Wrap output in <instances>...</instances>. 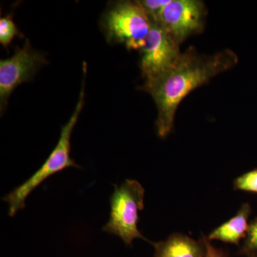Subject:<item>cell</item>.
<instances>
[{
    "label": "cell",
    "instance_id": "obj_1",
    "mask_svg": "<svg viewBox=\"0 0 257 257\" xmlns=\"http://www.w3.org/2000/svg\"><path fill=\"white\" fill-rule=\"evenodd\" d=\"M237 60V56L230 50L205 55H200L190 47L182 53L175 67L160 75L146 79L143 89L151 94L158 110L157 135L166 138L170 135L177 107L189 93L234 67Z\"/></svg>",
    "mask_w": 257,
    "mask_h": 257
},
{
    "label": "cell",
    "instance_id": "obj_2",
    "mask_svg": "<svg viewBox=\"0 0 257 257\" xmlns=\"http://www.w3.org/2000/svg\"><path fill=\"white\" fill-rule=\"evenodd\" d=\"M86 72L87 69H84V79L79 94L78 102L69 121L62 126L60 138L55 149L51 152L45 163L35 174L3 198V200L8 203L9 207L8 214L10 216H14L19 211L25 209L29 195L51 176L62 172L68 167L81 169L80 166L77 165L71 157V135L84 106V77L86 76Z\"/></svg>",
    "mask_w": 257,
    "mask_h": 257
},
{
    "label": "cell",
    "instance_id": "obj_3",
    "mask_svg": "<svg viewBox=\"0 0 257 257\" xmlns=\"http://www.w3.org/2000/svg\"><path fill=\"white\" fill-rule=\"evenodd\" d=\"M145 194L143 185L135 179H126L121 185H114L110 197V216L102 231L119 236L126 246H133L136 239L152 245L153 241L147 239L138 229L139 212L144 209Z\"/></svg>",
    "mask_w": 257,
    "mask_h": 257
},
{
    "label": "cell",
    "instance_id": "obj_4",
    "mask_svg": "<svg viewBox=\"0 0 257 257\" xmlns=\"http://www.w3.org/2000/svg\"><path fill=\"white\" fill-rule=\"evenodd\" d=\"M152 22L138 2H118L102 20L109 43L123 44L128 50H141L151 29Z\"/></svg>",
    "mask_w": 257,
    "mask_h": 257
},
{
    "label": "cell",
    "instance_id": "obj_5",
    "mask_svg": "<svg viewBox=\"0 0 257 257\" xmlns=\"http://www.w3.org/2000/svg\"><path fill=\"white\" fill-rule=\"evenodd\" d=\"M151 22V29L141 50L140 68L146 79L170 70L182 55L178 42L160 24Z\"/></svg>",
    "mask_w": 257,
    "mask_h": 257
},
{
    "label": "cell",
    "instance_id": "obj_6",
    "mask_svg": "<svg viewBox=\"0 0 257 257\" xmlns=\"http://www.w3.org/2000/svg\"><path fill=\"white\" fill-rule=\"evenodd\" d=\"M205 16V7L202 2L171 0L155 22L181 45L189 37L202 31Z\"/></svg>",
    "mask_w": 257,
    "mask_h": 257
},
{
    "label": "cell",
    "instance_id": "obj_7",
    "mask_svg": "<svg viewBox=\"0 0 257 257\" xmlns=\"http://www.w3.org/2000/svg\"><path fill=\"white\" fill-rule=\"evenodd\" d=\"M47 64L42 54L32 49L29 40L13 56L0 61V107L4 110L12 92L20 84L31 79L38 69Z\"/></svg>",
    "mask_w": 257,
    "mask_h": 257
},
{
    "label": "cell",
    "instance_id": "obj_8",
    "mask_svg": "<svg viewBox=\"0 0 257 257\" xmlns=\"http://www.w3.org/2000/svg\"><path fill=\"white\" fill-rule=\"evenodd\" d=\"M154 257H205L202 239L195 240L187 235L174 233L167 239L153 242Z\"/></svg>",
    "mask_w": 257,
    "mask_h": 257
},
{
    "label": "cell",
    "instance_id": "obj_9",
    "mask_svg": "<svg viewBox=\"0 0 257 257\" xmlns=\"http://www.w3.org/2000/svg\"><path fill=\"white\" fill-rule=\"evenodd\" d=\"M251 214L249 203L241 204L233 217L215 228L208 235L209 241H220L239 246L241 240L245 239L248 228V218Z\"/></svg>",
    "mask_w": 257,
    "mask_h": 257
},
{
    "label": "cell",
    "instance_id": "obj_10",
    "mask_svg": "<svg viewBox=\"0 0 257 257\" xmlns=\"http://www.w3.org/2000/svg\"><path fill=\"white\" fill-rule=\"evenodd\" d=\"M23 37L21 32L19 31L13 21L11 15H8L0 19V43L7 48L10 46L15 37Z\"/></svg>",
    "mask_w": 257,
    "mask_h": 257
},
{
    "label": "cell",
    "instance_id": "obj_11",
    "mask_svg": "<svg viewBox=\"0 0 257 257\" xmlns=\"http://www.w3.org/2000/svg\"><path fill=\"white\" fill-rule=\"evenodd\" d=\"M234 190L257 194V169L236 177L233 182Z\"/></svg>",
    "mask_w": 257,
    "mask_h": 257
},
{
    "label": "cell",
    "instance_id": "obj_12",
    "mask_svg": "<svg viewBox=\"0 0 257 257\" xmlns=\"http://www.w3.org/2000/svg\"><path fill=\"white\" fill-rule=\"evenodd\" d=\"M254 252H257V217L249 223L246 238L239 249L240 254L245 256Z\"/></svg>",
    "mask_w": 257,
    "mask_h": 257
},
{
    "label": "cell",
    "instance_id": "obj_13",
    "mask_svg": "<svg viewBox=\"0 0 257 257\" xmlns=\"http://www.w3.org/2000/svg\"><path fill=\"white\" fill-rule=\"evenodd\" d=\"M170 1L171 0H144L137 2L148 15L150 20L155 21L158 18L162 10L166 5L170 3Z\"/></svg>",
    "mask_w": 257,
    "mask_h": 257
},
{
    "label": "cell",
    "instance_id": "obj_14",
    "mask_svg": "<svg viewBox=\"0 0 257 257\" xmlns=\"http://www.w3.org/2000/svg\"><path fill=\"white\" fill-rule=\"evenodd\" d=\"M201 239H202L204 246H205V257H229L220 248H216L214 245H212L205 234H202Z\"/></svg>",
    "mask_w": 257,
    "mask_h": 257
},
{
    "label": "cell",
    "instance_id": "obj_15",
    "mask_svg": "<svg viewBox=\"0 0 257 257\" xmlns=\"http://www.w3.org/2000/svg\"><path fill=\"white\" fill-rule=\"evenodd\" d=\"M246 257H257V252L249 253L246 255Z\"/></svg>",
    "mask_w": 257,
    "mask_h": 257
}]
</instances>
